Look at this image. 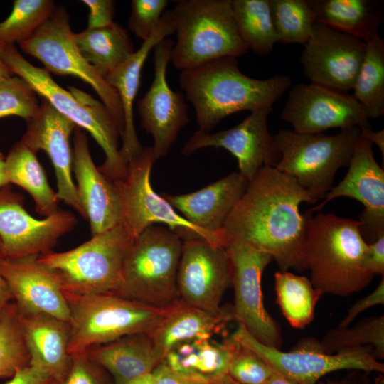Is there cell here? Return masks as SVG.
<instances>
[{"label":"cell","instance_id":"obj_1","mask_svg":"<svg viewBox=\"0 0 384 384\" xmlns=\"http://www.w3.org/2000/svg\"><path fill=\"white\" fill-rule=\"evenodd\" d=\"M316 201L291 176L264 166L249 182L223 230L228 240H240L270 254L281 272H302L313 213H300L299 206Z\"/></svg>","mask_w":384,"mask_h":384},{"label":"cell","instance_id":"obj_2","mask_svg":"<svg viewBox=\"0 0 384 384\" xmlns=\"http://www.w3.org/2000/svg\"><path fill=\"white\" fill-rule=\"evenodd\" d=\"M178 83L194 107L198 131L210 132L230 114L272 107L292 80L287 75L252 78L241 72L237 58L225 57L181 71Z\"/></svg>","mask_w":384,"mask_h":384},{"label":"cell","instance_id":"obj_3","mask_svg":"<svg viewBox=\"0 0 384 384\" xmlns=\"http://www.w3.org/2000/svg\"><path fill=\"white\" fill-rule=\"evenodd\" d=\"M368 245L358 220L333 213L313 215L303 252L313 286L322 294L341 297L366 288L374 277L363 267Z\"/></svg>","mask_w":384,"mask_h":384},{"label":"cell","instance_id":"obj_4","mask_svg":"<svg viewBox=\"0 0 384 384\" xmlns=\"http://www.w3.org/2000/svg\"><path fill=\"white\" fill-rule=\"evenodd\" d=\"M0 55L13 74L26 80L37 95L77 127L87 131L102 149L105 160L100 171L113 181L127 175V165L120 155V128L108 108L90 95L74 87H60L44 68L36 67L15 45L1 46Z\"/></svg>","mask_w":384,"mask_h":384},{"label":"cell","instance_id":"obj_5","mask_svg":"<svg viewBox=\"0 0 384 384\" xmlns=\"http://www.w3.org/2000/svg\"><path fill=\"white\" fill-rule=\"evenodd\" d=\"M231 0H178L172 9L177 41L173 65L181 71L210 60L246 54L237 31Z\"/></svg>","mask_w":384,"mask_h":384},{"label":"cell","instance_id":"obj_6","mask_svg":"<svg viewBox=\"0 0 384 384\" xmlns=\"http://www.w3.org/2000/svg\"><path fill=\"white\" fill-rule=\"evenodd\" d=\"M182 244L168 228H146L127 250L114 294L159 308L171 305L179 299L176 279Z\"/></svg>","mask_w":384,"mask_h":384},{"label":"cell","instance_id":"obj_7","mask_svg":"<svg viewBox=\"0 0 384 384\" xmlns=\"http://www.w3.org/2000/svg\"><path fill=\"white\" fill-rule=\"evenodd\" d=\"M65 296L70 311L68 351L71 356L126 335L147 333L167 309L114 293Z\"/></svg>","mask_w":384,"mask_h":384},{"label":"cell","instance_id":"obj_8","mask_svg":"<svg viewBox=\"0 0 384 384\" xmlns=\"http://www.w3.org/2000/svg\"><path fill=\"white\" fill-rule=\"evenodd\" d=\"M133 241L119 224L70 250L41 254L38 260L57 272L65 293H114L120 285L124 257Z\"/></svg>","mask_w":384,"mask_h":384},{"label":"cell","instance_id":"obj_9","mask_svg":"<svg viewBox=\"0 0 384 384\" xmlns=\"http://www.w3.org/2000/svg\"><path fill=\"white\" fill-rule=\"evenodd\" d=\"M358 127L334 135L281 129L274 135L281 158L275 168L293 178L318 201L333 188L339 169L349 165Z\"/></svg>","mask_w":384,"mask_h":384},{"label":"cell","instance_id":"obj_10","mask_svg":"<svg viewBox=\"0 0 384 384\" xmlns=\"http://www.w3.org/2000/svg\"><path fill=\"white\" fill-rule=\"evenodd\" d=\"M155 161L152 147L144 146L127 164L125 178L114 181L121 201L120 224L129 235L134 240L148 227L162 223L182 240L201 238L225 249L228 238L223 230L215 233L193 225L153 190L150 174Z\"/></svg>","mask_w":384,"mask_h":384},{"label":"cell","instance_id":"obj_11","mask_svg":"<svg viewBox=\"0 0 384 384\" xmlns=\"http://www.w3.org/2000/svg\"><path fill=\"white\" fill-rule=\"evenodd\" d=\"M230 337L259 356L274 372L301 384H317L328 373L341 370H358L384 373V365L373 355L370 346L326 352L320 341L306 338L289 351L265 346L238 324Z\"/></svg>","mask_w":384,"mask_h":384},{"label":"cell","instance_id":"obj_12","mask_svg":"<svg viewBox=\"0 0 384 384\" xmlns=\"http://www.w3.org/2000/svg\"><path fill=\"white\" fill-rule=\"evenodd\" d=\"M69 20L65 9L56 7L51 16L19 46L41 62L49 73L71 75L90 85L114 116L122 135L124 123L119 95L82 57Z\"/></svg>","mask_w":384,"mask_h":384},{"label":"cell","instance_id":"obj_13","mask_svg":"<svg viewBox=\"0 0 384 384\" xmlns=\"http://www.w3.org/2000/svg\"><path fill=\"white\" fill-rule=\"evenodd\" d=\"M225 251L234 289L233 320L261 343L280 349L281 328L265 306L261 284L262 273L273 261L272 257L236 240H229Z\"/></svg>","mask_w":384,"mask_h":384},{"label":"cell","instance_id":"obj_14","mask_svg":"<svg viewBox=\"0 0 384 384\" xmlns=\"http://www.w3.org/2000/svg\"><path fill=\"white\" fill-rule=\"evenodd\" d=\"M366 49L363 40L316 21L299 61L311 82L347 93L353 88Z\"/></svg>","mask_w":384,"mask_h":384},{"label":"cell","instance_id":"obj_15","mask_svg":"<svg viewBox=\"0 0 384 384\" xmlns=\"http://www.w3.org/2000/svg\"><path fill=\"white\" fill-rule=\"evenodd\" d=\"M174 45L172 39L166 38L154 46V80L148 91L137 102L140 124L154 139L151 147L156 161L167 155L189 120L185 95L174 91L166 80Z\"/></svg>","mask_w":384,"mask_h":384},{"label":"cell","instance_id":"obj_16","mask_svg":"<svg viewBox=\"0 0 384 384\" xmlns=\"http://www.w3.org/2000/svg\"><path fill=\"white\" fill-rule=\"evenodd\" d=\"M21 195L7 186L0 188V257L17 259L51 250L58 239L77 225L66 210L39 220L23 208Z\"/></svg>","mask_w":384,"mask_h":384},{"label":"cell","instance_id":"obj_17","mask_svg":"<svg viewBox=\"0 0 384 384\" xmlns=\"http://www.w3.org/2000/svg\"><path fill=\"white\" fill-rule=\"evenodd\" d=\"M182 242L176 279L179 299L213 315L223 313L220 304L231 284L225 249L201 238Z\"/></svg>","mask_w":384,"mask_h":384},{"label":"cell","instance_id":"obj_18","mask_svg":"<svg viewBox=\"0 0 384 384\" xmlns=\"http://www.w3.org/2000/svg\"><path fill=\"white\" fill-rule=\"evenodd\" d=\"M271 111V106L252 111L240 123L225 130L214 133L197 130L181 153L190 155L201 148H223L237 159L239 173L250 182L262 167H275L281 158L274 137L267 128Z\"/></svg>","mask_w":384,"mask_h":384},{"label":"cell","instance_id":"obj_19","mask_svg":"<svg viewBox=\"0 0 384 384\" xmlns=\"http://www.w3.org/2000/svg\"><path fill=\"white\" fill-rule=\"evenodd\" d=\"M281 119L299 133L370 124L365 109L353 95L312 82L291 89Z\"/></svg>","mask_w":384,"mask_h":384},{"label":"cell","instance_id":"obj_20","mask_svg":"<svg viewBox=\"0 0 384 384\" xmlns=\"http://www.w3.org/2000/svg\"><path fill=\"white\" fill-rule=\"evenodd\" d=\"M345 177L333 186L322 202L309 209L320 211L329 201L340 197L353 198L363 206L359 215V228L364 240L370 244L384 233V170L376 161L373 144L360 136Z\"/></svg>","mask_w":384,"mask_h":384},{"label":"cell","instance_id":"obj_21","mask_svg":"<svg viewBox=\"0 0 384 384\" xmlns=\"http://www.w3.org/2000/svg\"><path fill=\"white\" fill-rule=\"evenodd\" d=\"M76 127L43 99L37 113L27 121L20 141L34 153L43 150L48 155L55 169L58 198L87 220L72 177L73 154L69 140Z\"/></svg>","mask_w":384,"mask_h":384},{"label":"cell","instance_id":"obj_22","mask_svg":"<svg viewBox=\"0 0 384 384\" xmlns=\"http://www.w3.org/2000/svg\"><path fill=\"white\" fill-rule=\"evenodd\" d=\"M38 256L0 257V272L13 302L19 311L43 312L68 322L69 307L60 278L53 270L40 263Z\"/></svg>","mask_w":384,"mask_h":384},{"label":"cell","instance_id":"obj_23","mask_svg":"<svg viewBox=\"0 0 384 384\" xmlns=\"http://www.w3.org/2000/svg\"><path fill=\"white\" fill-rule=\"evenodd\" d=\"M73 134V171L76 188L94 236L120 224V197L114 182L94 164L85 132L76 127Z\"/></svg>","mask_w":384,"mask_h":384},{"label":"cell","instance_id":"obj_24","mask_svg":"<svg viewBox=\"0 0 384 384\" xmlns=\"http://www.w3.org/2000/svg\"><path fill=\"white\" fill-rule=\"evenodd\" d=\"M249 184L233 172L207 186L183 195L161 196L189 223L210 233H220Z\"/></svg>","mask_w":384,"mask_h":384},{"label":"cell","instance_id":"obj_25","mask_svg":"<svg viewBox=\"0 0 384 384\" xmlns=\"http://www.w3.org/2000/svg\"><path fill=\"white\" fill-rule=\"evenodd\" d=\"M175 33L174 18L172 9L165 11L161 22L140 48L122 65L106 77L105 80L118 92L123 110L124 131L120 155L127 165L129 161L143 149L134 124L133 105L141 83L142 70L149 53L161 39Z\"/></svg>","mask_w":384,"mask_h":384},{"label":"cell","instance_id":"obj_26","mask_svg":"<svg viewBox=\"0 0 384 384\" xmlns=\"http://www.w3.org/2000/svg\"><path fill=\"white\" fill-rule=\"evenodd\" d=\"M15 308L30 356L29 365L44 369L55 383H58L68 372L72 362L68 351L69 323L46 313Z\"/></svg>","mask_w":384,"mask_h":384},{"label":"cell","instance_id":"obj_27","mask_svg":"<svg viewBox=\"0 0 384 384\" xmlns=\"http://www.w3.org/2000/svg\"><path fill=\"white\" fill-rule=\"evenodd\" d=\"M231 320H233L231 311L224 310L218 315H213L178 299L167 307L154 326L146 334L160 363L176 344L194 338H211Z\"/></svg>","mask_w":384,"mask_h":384},{"label":"cell","instance_id":"obj_28","mask_svg":"<svg viewBox=\"0 0 384 384\" xmlns=\"http://www.w3.org/2000/svg\"><path fill=\"white\" fill-rule=\"evenodd\" d=\"M85 353L109 373L114 384H127L152 373L159 364L146 333L126 335L90 347Z\"/></svg>","mask_w":384,"mask_h":384},{"label":"cell","instance_id":"obj_29","mask_svg":"<svg viewBox=\"0 0 384 384\" xmlns=\"http://www.w3.org/2000/svg\"><path fill=\"white\" fill-rule=\"evenodd\" d=\"M238 346L230 336L222 342L212 337L191 339L174 346L162 362L175 370L197 373L217 380L228 375L229 363Z\"/></svg>","mask_w":384,"mask_h":384},{"label":"cell","instance_id":"obj_30","mask_svg":"<svg viewBox=\"0 0 384 384\" xmlns=\"http://www.w3.org/2000/svg\"><path fill=\"white\" fill-rule=\"evenodd\" d=\"M317 22L368 41L383 21V4L376 0H309Z\"/></svg>","mask_w":384,"mask_h":384},{"label":"cell","instance_id":"obj_31","mask_svg":"<svg viewBox=\"0 0 384 384\" xmlns=\"http://www.w3.org/2000/svg\"><path fill=\"white\" fill-rule=\"evenodd\" d=\"M75 43L85 60L105 80L135 52L127 30L114 21L75 33Z\"/></svg>","mask_w":384,"mask_h":384},{"label":"cell","instance_id":"obj_32","mask_svg":"<svg viewBox=\"0 0 384 384\" xmlns=\"http://www.w3.org/2000/svg\"><path fill=\"white\" fill-rule=\"evenodd\" d=\"M6 171L10 183L25 189L33 198L36 210L45 217L58 210L59 198L49 185L36 153L21 141L16 142L5 157Z\"/></svg>","mask_w":384,"mask_h":384},{"label":"cell","instance_id":"obj_33","mask_svg":"<svg viewBox=\"0 0 384 384\" xmlns=\"http://www.w3.org/2000/svg\"><path fill=\"white\" fill-rule=\"evenodd\" d=\"M276 302L289 325L304 329L314 319L315 308L323 295L309 278L288 271L274 274Z\"/></svg>","mask_w":384,"mask_h":384},{"label":"cell","instance_id":"obj_34","mask_svg":"<svg viewBox=\"0 0 384 384\" xmlns=\"http://www.w3.org/2000/svg\"><path fill=\"white\" fill-rule=\"evenodd\" d=\"M234 22L248 50L268 55L277 42L270 0H231Z\"/></svg>","mask_w":384,"mask_h":384},{"label":"cell","instance_id":"obj_35","mask_svg":"<svg viewBox=\"0 0 384 384\" xmlns=\"http://www.w3.org/2000/svg\"><path fill=\"white\" fill-rule=\"evenodd\" d=\"M366 43L365 55L353 90L368 119L384 114V40L378 33Z\"/></svg>","mask_w":384,"mask_h":384},{"label":"cell","instance_id":"obj_36","mask_svg":"<svg viewBox=\"0 0 384 384\" xmlns=\"http://www.w3.org/2000/svg\"><path fill=\"white\" fill-rule=\"evenodd\" d=\"M270 5L277 42L305 45L316 22L309 1L270 0Z\"/></svg>","mask_w":384,"mask_h":384},{"label":"cell","instance_id":"obj_37","mask_svg":"<svg viewBox=\"0 0 384 384\" xmlns=\"http://www.w3.org/2000/svg\"><path fill=\"white\" fill-rule=\"evenodd\" d=\"M51 0H15L10 15L0 23V46H12L28 39L53 14Z\"/></svg>","mask_w":384,"mask_h":384},{"label":"cell","instance_id":"obj_38","mask_svg":"<svg viewBox=\"0 0 384 384\" xmlns=\"http://www.w3.org/2000/svg\"><path fill=\"white\" fill-rule=\"evenodd\" d=\"M320 342L324 350L329 353L370 345L374 356L380 361L384 358V316L368 317L352 326L329 329Z\"/></svg>","mask_w":384,"mask_h":384},{"label":"cell","instance_id":"obj_39","mask_svg":"<svg viewBox=\"0 0 384 384\" xmlns=\"http://www.w3.org/2000/svg\"><path fill=\"white\" fill-rule=\"evenodd\" d=\"M30 356L14 302L0 315V378L13 377L28 366Z\"/></svg>","mask_w":384,"mask_h":384},{"label":"cell","instance_id":"obj_40","mask_svg":"<svg viewBox=\"0 0 384 384\" xmlns=\"http://www.w3.org/2000/svg\"><path fill=\"white\" fill-rule=\"evenodd\" d=\"M39 107L37 93L26 80L16 75L0 80V119L17 116L27 122Z\"/></svg>","mask_w":384,"mask_h":384},{"label":"cell","instance_id":"obj_41","mask_svg":"<svg viewBox=\"0 0 384 384\" xmlns=\"http://www.w3.org/2000/svg\"><path fill=\"white\" fill-rule=\"evenodd\" d=\"M272 373L259 356L238 343L229 363L230 378L240 384H265Z\"/></svg>","mask_w":384,"mask_h":384},{"label":"cell","instance_id":"obj_42","mask_svg":"<svg viewBox=\"0 0 384 384\" xmlns=\"http://www.w3.org/2000/svg\"><path fill=\"white\" fill-rule=\"evenodd\" d=\"M168 0H132L128 28L143 41L149 39L159 26Z\"/></svg>","mask_w":384,"mask_h":384},{"label":"cell","instance_id":"obj_43","mask_svg":"<svg viewBox=\"0 0 384 384\" xmlns=\"http://www.w3.org/2000/svg\"><path fill=\"white\" fill-rule=\"evenodd\" d=\"M55 384H114L109 373L86 353L72 356L68 372Z\"/></svg>","mask_w":384,"mask_h":384},{"label":"cell","instance_id":"obj_44","mask_svg":"<svg viewBox=\"0 0 384 384\" xmlns=\"http://www.w3.org/2000/svg\"><path fill=\"white\" fill-rule=\"evenodd\" d=\"M152 373L156 384H215L216 381L197 373L175 370L164 362L160 363Z\"/></svg>","mask_w":384,"mask_h":384},{"label":"cell","instance_id":"obj_45","mask_svg":"<svg viewBox=\"0 0 384 384\" xmlns=\"http://www.w3.org/2000/svg\"><path fill=\"white\" fill-rule=\"evenodd\" d=\"M82 2L89 9L87 28H102L114 22V1L83 0Z\"/></svg>","mask_w":384,"mask_h":384},{"label":"cell","instance_id":"obj_46","mask_svg":"<svg viewBox=\"0 0 384 384\" xmlns=\"http://www.w3.org/2000/svg\"><path fill=\"white\" fill-rule=\"evenodd\" d=\"M384 304V277L369 294L358 299L348 310V313L338 326L346 327L362 312L376 305Z\"/></svg>","mask_w":384,"mask_h":384},{"label":"cell","instance_id":"obj_47","mask_svg":"<svg viewBox=\"0 0 384 384\" xmlns=\"http://www.w3.org/2000/svg\"><path fill=\"white\" fill-rule=\"evenodd\" d=\"M363 267L373 276L384 275V233L368 245L363 260Z\"/></svg>","mask_w":384,"mask_h":384},{"label":"cell","instance_id":"obj_48","mask_svg":"<svg viewBox=\"0 0 384 384\" xmlns=\"http://www.w3.org/2000/svg\"><path fill=\"white\" fill-rule=\"evenodd\" d=\"M51 375L44 369L28 365L18 370L11 379L4 384H54Z\"/></svg>","mask_w":384,"mask_h":384},{"label":"cell","instance_id":"obj_49","mask_svg":"<svg viewBox=\"0 0 384 384\" xmlns=\"http://www.w3.org/2000/svg\"><path fill=\"white\" fill-rule=\"evenodd\" d=\"M317 384H373V383L369 377V373L352 370L341 378L320 380Z\"/></svg>","mask_w":384,"mask_h":384},{"label":"cell","instance_id":"obj_50","mask_svg":"<svg viewBox=\"0 0 384 384\" xmlns=\"http://www.w3.org/2000/svg\"><path fill=\"white\" fill-rule=\"evenodd\" d=\"M361 136L369 140L373 144H375L382 153L384 159V129L373 131L370 124L360 127Z\"/></svg>","mask_w":384,"mask_h":384},{"label":"cell","instance_id":"obj_51","mask_svg":"<svg viewBox=\"0 0 384 384\" xmlns=\"http://www.w3.org/2000/svg\"><path fill=\"white\" fill-rule=\"evenodd\" d=\"M1 249V241H0ZM13 301L12 295L7 284L0 272V315L6 306Z\"/></svg>","mask_w":384,"mask_h":384},{"label":"cell","instance_id":"obj_52","mask_svg":"<svg viewBox=\"0 0 384 384\" xmlns=\"http://www.w3.org/2000/svg\"><path fill=\"white\" fill-rule=\"evenodd\" d=\"M265 384H301L299 382L274 372Z\"/></svg>","mask_w":384,"mask_h":384},{"label":"cell","instance_id":"obj_53","mask_svg":"<svg viewBox=\"0 0 384 384\" xmlns=\"http://www.w3.org/2000/svg\"><path fill=\"white\" fill-rule=\"evenodd\" d=\"M10 181L6 171L5 156L0 152V188L8 186Z\"/></svg>","mask_w":384,"mask_h":384},{"label":"cell","instance_id":"obj_54","mask_svg":"<svg viewBox=\"0 0 384 384\" xmlns=\"http://www.w3.org/2000/svg\"><path fill=\"white\" fill-rule=\"evenodd\" d=\"M127 384H156V383L153 373H150L137 378Z\"/></svg>","mask_w":384,"mask_h":384},{"label":"cell","instance_id":"obj_55","mask_svg":"<svg viewBox=\"0 0 384 384\" xmlns=\"http://www.w3.org/2000/svg\"><path fill=\"white\" fill-rule=\"evenodd\" d=\"M1 49V46H0ZM14 75L13 73L9 70V68L5 65V63L1 60L0 55V80L8 78Z\"/></svg>","mask_w":384,"mask_h":384},{"label":"cell","instance_id":"obj_56","mask_svg":"<svg viewBox=\"0 0 384 384\" xmlns=\"http://www.w3.org/2000/svg\"><path fill=\"white\" fill-rule=\"evenodd\" d=\"M215 384H240L230 378L228 375L215 381Z\"/></svg>","mask_w":384,"mask_h":384},{"label":"cell","instance_id":"obj_57","mask_svg":"<svg viewBox=\"0 0 384 384\" xmlns=\"http://www.w3.org/2000/svg\"><path fill=\"white\" fill-rule=\"evenodd\" d=\"M373 384H384V375L383 373H378L377 377L375 378L374 383Z\"/></svg>","mask_w":384,"mask_h":384}]
</instances>
